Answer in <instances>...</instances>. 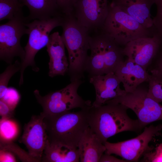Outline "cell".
<instances>
[{
  "label": "cell",
  "mask_w": 162,
  "mask_h": 162,
  "mask_svg": "<svg viewBox=\"0 0 162 162\" xmlns=\"http://www.w3.org/2000/svg\"><path fill=\"white\" fill-rule=\"evenodd\" d=\"M106 153L103 154L101 156L99 162H128L126 160H121Z\"/></svg>",
  "instance_id": "1f68e13d"
},
{
  "label": "cell",
  "mask_w": 162,
  "mask_h": 162,
  "mask_svg": "<svg viewBox=\"0 0 162 162\" xmlns=\"http://www.w3.org/2000/svg\"><path fill=\"white\" fill-rule=\"evenodd\" d=\"M112 3L130 15L145 27H153L150 9L156 0H111Z\"/></svg>",
  "instance_id": "e0dca14e"
},
{
  "label": "cell",
  "mask_w": 162,
  "mask_h": 162,
  "mask_svg": "<svg viewBox=\"0 0 162 162\" xmlns=\"http://www.w3.org/2000/svg\"><path fill=\"white\" fill-rule=\"evenodd\" d=\"M56 1L59 9L63 14L68 15L74 13L77 0H56Z\"/></svg>",
  "instance_id": "83f0119b"
},
{
  "label": "cell",
  "mask_w": 162,
  "mask_h": 162,
  "mask_svg": "<svg viewBox=\"0 0 162 162\" xmlns=\"http://www.w3.org/2000/svg\"><path fill=\"white\" fill-rule=\"evenodd\" d=\"M89 82L93 85L95 91V99L92 105L93 107L103 105L107 101L126 93L121 88V82L113 72L90 76Z\"/></svg>",
  "instance_id": "5bb4252c"
},
{
  "label": "cell",
  "mask_w": 162,
  "mask_h": 162,
  "mask_svg": "<svg viewBox=\"0 0 162 162\" xmlns=\"http://www.w3.org/2000/svg\"><path fill=\"white\" fill-rule=\"evenodd\" d=\"M20 99V95L18 91L13 87H8L2 98L0 99L12 109L14 110L18 104Z\"/></svg>",
  "instance_id": "d4e9b609"
},
{
  "label": "cell",
  "mask_w": 162,
  "mask_h": 162,
  "mask_svg": "<svg viewBox=\"0 0 162 162\" xmlns=\"http://www.w3.org/2000/svg\"><path fill=\"white\" fill-rule=\"evenodd\" d=\"M70 83L59 90L42 96L38 89L34 92L37 102L42 106V113L45 116H53L70 111L73 109H83L90 107L89 100H85L78 94L79 87L82 83L80 78L72 77Z\"/></svg>",
  "instance_id": "8992f818"
},
{
  "label": "cell",
  "mask_w": 162,
  "mask_h": 162,
  "mask_svg": "<svg viewBox=\"0 0 162 162\" xmlns=\"http://www.w3.org/2000/svg\"><path fill=\"white\" fill-rule=\"evenodd\" d=\"M162 129L161 124L150 125L144 128L143 131L136 137L116 143L107 141L104 144L105 153L118 155L128 161L138 162L153 147L149 146L154 137L159 134Z\"/></svg>",
  "instance_id": "9c48e42d"
},
{
  "label": "cell",
  "mask_w": 162,
  "mask_h": 162,
  "mask_svg": "<svg viewBox=\"0 0 162 162\" xmlns=\"http://www.w3.org/2000/svg\"><path fill=\"white\" fill-rule=\"evenodd\" d=\"M23 6L19 0H0V21L24 17Z\"/></svg>",
  "instance_id": "44dd1931"
},
{
  "label": "cell",
  "mask_w": 162,
  "mask_h": 162,
  "mask_svg": "<svg viewBox=\"0 0 162 162\" xmlns=\"http://www.w3.org/2000/svg\"><path fill=\"white\" fill-rule=\"evenodd\" d=\"M14 110L4 101L0 100V115L1 118H10L13 115Z\"/></svg>",
  "instance_id": "f546056e"
},
{
  "label": "cell",
  "mask_w": 162,
  "mask_h": 162,
  "mask_svg": "<svg viewBox=\"0 0 162 162\" xmlns=\"http://www.w3.org/2000/svg\"><path fill=\"white\" fill-rule=\"evenodd\" d=\"M21 62L18 60L9 64L5 70L0 74V99L3 97L8 88L9 82L11 77L20 71Z\"/></svg>",
  "instance_id": "cb8c5ba5"
},
{
  "label": "cell",
  "mask_w": 162,
  "mask_h": 162,
  "mask_svg": "<svg viewBox=\"0 0 162 162\" xmlns=\"http://www.w3.org/2000/svg\"><path fill=\"white\" fill-rule=\"evenodd\" d=\"M18 132V126L13 120L10 118L1 119L0 141H12L16 138Z\"/></svg>",
  "instance_id": "603a6c76"
},
{
  "label": "cell",
  "mask_w": 162,
  "mask_h": 162,
  "mask_svg": "<svg viewBox=\"0 0 162 162\" xmlns=\"http://www.w3.org/2000/svg\"><path fill=\"white\" fill-rule=\"evenodd\" d=\"M46 47L49 57V76L53 77L64 75L68 72L69 64L65 54V46L58 32L50 35Z\"/></svg>",
  "instance_id": "9a60e30c"
},
{
  "label": "cell",
  "mask_w": 162,
  "mask_h": 162,
  "mask_svg": "<svg viewBox=\"0 0 162 162\" xmlns=\"http://www.w3.org/2000/svg\"><path fill=\"white\" fill-rule=\"evenodd\" d=\"M62 40L66 48L69 66L68 73L72 77L83 76L90 49V32L80 24L73 14L63 15L61 26Z\"/></svg>",
  "instance_id": "3957f363"
},
{
  "label": "cell",
  "mask_w": 162,
  "mask_h": 162,
  "mask_svg": "<svg viewBox=\"0 0 162 162\" xmlns=\"http://www.w3.org/2000/svg\"><path fill=\"white\" fill-rule=\"evenodd\" d=\"M157 11L155 16L153 19V28L154 34L160 38L162 44V0H156Z\"/></svg>",
  "instance_id": "484cf974"
},
{
  "label": "cell",
  "mask_w": 162,
  "mask_h": 162,
  "mask_svg": "<svg viewBox=\"0 0 162 162\" xmlns=\"http://www.w3.org/2000/svg\"><path fill=\"white\" fill-rule=\"evenodd\" d=\"M100 30L121 47L137 38L154 34L153 28L145 27L111 3L109 4L108 13Z\"/></svg>",
  "instance_id": "5b68a950"
},
{
  "label": "cell",
  "mask_w": 162,
  "mask_h": 162,
  "mask_svg": "<svg viewBox=\"0 0 162 162\" xmlns=\"http://www.w3.org/2000/svg\"><path fill=\"white\" fill-rule=\"evenodd\" d=\"M28 9L29 14L26 17L28 22L32 20H46L62 16L56 0H19Z\"/></svg>",
  "instance_id": "d6986e66"
},
{
  "label": "cell",
  "mask_w": 162,
  "mask_h": 162,
  "mask_svg": "<svg viewBox=\"0 0 162 162\" xmlns=\"http://www.w3.org/2000/svg\"><path fill=\"white\" fill-rule=\"evenodd\" d=\"M81 162H99L106 148L89 127L85 131L78 144Z\"/></svg>",
  "instance_id": "ac0fdd59"
},
{
  "label": "cell",
  "mask_w": 162,
  "mask_h": 162,
  "mask_svg": "<svg viewBox=\"0 0 162 162\" xmlns=\"http://www.w3.org/2000/svg\"><path fill=\"white\" fill-rule=\"evenodd\" d=\"M0 162H15L16 160L13 153L8 150L2 149L0 150Z\"/></svg>",
  "instance_id": "4dcf8cb0"
},
{
  "label": "cell",
  "mask_w": 162,
  "mask_h": 162,
  "mask_svg": "<svg viewBox=\"0 0 162 162\" xmlns=\"http://www.w3.org/2000/svg\"><path fill=\"white\" fill-rule=\"evenodd\" d=\"M26 17H18L9 20L0 26V59L9 64L16 57L22 62L25 56L24 49L21 46L22 37L27 34Z\"/></svg>",
  "instance_id": "30bf717a"
},
{
  "label": "cell",
  "mask_w": 162,
  "mask_h": 162,
  "mask_svg": "<svg viewBox=\"0 0 162 162\" xmlns=\"http://www.w3.org/2000/svg\"><path fill=\"white\" fill-rule=\"evenodd\" d=\"M148 69L149 70L153 69L158 70L162 74V44Z\"/></svg>",
  "instance_id": "f1b7e54d"
},
{
  "label": "cell",
  "mask_w": 162,
  "mask_h": 162,
  "mask_svg": "<svg viewBox=\"0 0 162 162\" xmlns=\"http://www.w3.org/2000/svg\"><path fill=\"white\" fill-rule=\"evenodd\" d=\"M108 0H77L74 14L89 32L100 30L107 16Z\"/></svg>",
  "instance_id": "8fae6325"
},
{
  "label": "cell",
  "mask_w": 162,
  "mask_h": 162,
  "mask_svg": "<svg viewBox=\"0 0 162 162\" xmlns=\"http://www.w3.org/2000/svg\"><path fill=\"white\" fill-rule=\"evenodd\" d=\"M148 82V96L157 102H162V74L159 70L152 69Z\"/></svg>",
  "instance_id": "7402d4cb"
},
{
  "label": "cell",
  "mask_w": 162,
  "mask_h": 162,
  "mask_svg": "<svg viewBox=\"0 0 162 162\" xmlns=\"http://www.w3.org/2000/svg\"><path fill=\"white\" fill-rule=\"evenodd\" d=\"M128 109L121 104L110 102L97 107L91 106L89 111V127L103 144L108 138L118 133L141 131L138 119L129 116Z\"/></svg>",
  "instance_id": "6da1fadb"
},
{
  "label": "cell",
  "mask_w": 162,
  "mask_h": 162,
  "mask_svg": "<svg viewBox=\"0 0 162 162\" xmlns=\"http://www.w3.org/2000/svg\"><path fill=\"white\" fill-rule=\"evenodd\" d=\"M90 36V54L87 59L85 71L90 76L115 72L124 61L123 48L99 30Z\"/></svg>",
  "instance_id": "277c9868"
},
{
  "label": "cell",
  "mask_w": 162,
  "mask_h": 162,
  "mask_svg": "<svg viewBox=\"0 0 162 162\" xmlns=\"http://www.w3.org/2000/svg\"><path fill=\"white\" fill-rule=\"evenodd\" d=\"M143 161L146 162H162V143L144 155Z\"/></svg>",
  "instance_id": "4316f807"
},
{
  "label": "cell",
  "mask_w": 162,
  "mask_h": 162,
  "mask_svg": "<svg viewBox=\"0 0 162 162\" xmlns=\"http://www.w3.org/2000/svg\"><path fill=\"white\" fill-rule=\"evenodd\" d=\"M63 15L58 16L46 20H35L31 22H27L28 40L24 49L25 56L23 60L21 62L20 77L19 86L23 83L24 70L28 66L32 70L38 72L39 69L36 65L34 58L36 54L41 49L46 46L49 40L50 34L55 28L61 26Z\"/></svg>",
  "instance_id": "52a82bcc"
},
{
  "label": "cell",
  "mask_w": 162,
  "mask_h": 162,
  "mask_svg": "<svg viewBox=\"0 0 162 162\" xmlns=\"http://www.w3.org/2000/svg\"><path fill=\"white\" fill-rule=\"evenodd\" d=\"M42 161L47 162H78L80 156L77 148L61 144L50 142L47 140Z\"/></svg>",
  "instance_id": "ffe728a7"
},
{
  "label": "cell",
  "mask_w": 162,
  "mask_h": 162,
  "mask_svg": "<svg viewBox=\"0 0 162 162\" xmlns=\"http://www.w3.org/2000/svg\"><path fill=\"white\" fill-rule=\"evenodd\" d=\"M162 42L156 34L141 37L128 43L123 48L124 56L147 70L157 54Z\"/></svg>",
  "instance_id": "4fadbf2b"
},
{
  "label": "cell",
  "mask_w": 162,
  "mask_h": 162,
  "mask_svg": "<svg viewBox=\"0 0 162 162\" xmlns=\"http://www.w3.org/2000/svg\"><path fill=\"white\" fill-rule=\"evenodd\" d=\"M91 106L76 112L70 111L53 116L44 115L49 142L77 148L82 134L89 127V111Z\"/></svg>",
  "instance_id": "7a4b0ae2"
},
{
  "label": "cell",
  "mask_w": 162,
  "mask_h": 162,
  "mask_svg": "<svg viewBox=\"0 0 162 162\" xmlns=\"http://www.w3.org/2000/svg\"><path fill=\"white\" fill-rule=\"evenodd\" d=\"M146 82L132 92L106 102L120 104L132 110L137 116L141 130L152 122L162 120V105L148 96V85Z\"/></svg>",
  "instance_id": "ba28073f"
},
{
  "label": "cell",
  "mask_w": 162,
  "mask_h": 162,
  "mask_svg": "<svg viewBox=\"0 0 162 162\" xmlns=\"http://www.w3.org/2000/svg\"><path fill=\"white\" fill-rule=\"evenodd\" d=\"M44 116H33L24 127L22 135L20 142L27 149L28 153L38 162L42 160L47 136L44 120Z\"/></svg>",
  "instance_id": "7c38bea8"
},
{
  "label": "cell",
  "mask_w": 162,
  "mask_h": 162,
  "mask_svg": "<svg viewBox=\"0 0 162 162\" xmlns=\"http://www.w3.org/2000/svg\"><path fill=\"white\" fill-rule=\"evenodd\" d=\"M114 73L126 92H132L141 84L148 82L150 76L146 70L128 58L118 66Z\"/></svg>",
  "instance_id": "2e32d148"
}]
</instances>
